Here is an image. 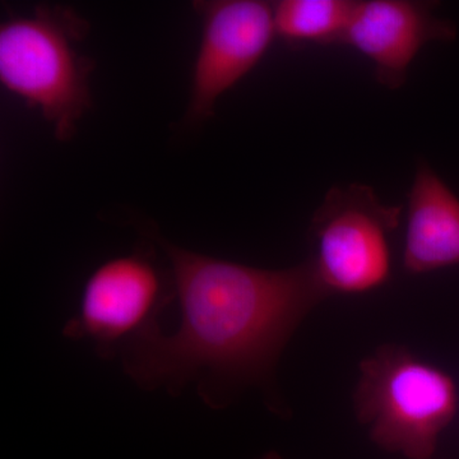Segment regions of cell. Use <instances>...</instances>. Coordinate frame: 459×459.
I'll return each mask as SVG.
<instances>
[{"label": "cell", "instance_id": "cell-1", "mask_svg": "<svg viewBox=\"0 0 459 459\" xmlns=\"http://www.w3.org/2000/svg\"><path fill=\"white\" fill-rule=\"evenodd\" d=\"M180 305L179 327L156 328L122 352L124 371L146 391L178 394L195 385L210 407L230 389L268 385L286 344L331 298L313 263L263 270L213 258L161 238Z\"/></svg>", "mask_w": 459, "mask_h": 459}, {"label": "cell", "instance_id": "cell-10", "mask_svg": "<svg viewBox=\"0 0 459 459\" xmlns=\"http://www.w3.org/2000/svg\"><path fill=\"white\" fill-rule=\"evenodd\" d=\"M259 459H282V457H281L279 453L271 451V452L265 453V455H263V457L259 458Z\"/></svg>", "mask_w": 459, "mask_h": 459}, {"label": "cell", "instance_id": "cell-4", "mask_svg": "<svg viewBox=\"0 0 459 459\" xmlns=\"http://www.w3.org/2000/svg\"><path fill=\"white\" fill-rule=\"evenodd\" d=\"M401 220V205L385 204L364 184L328 190L310 222L309 259L329 295L367 294L388 282L389 241Z\"/></svg>", "mask_w": 459, "mask_h": 459}, {"label": "cell", "instance_id": "cell-9", "mask_svg": "<svg viewBox=\"0 0 459 459\" xmlns=\"http://www.w3.org/2000/svg\"><path fill=\"white\" fill-rule=\"evenodd\" d=\"M352 0H281L273 4L276 36L290 45L342 44Z\"/></svg>", "mask_w": 459, "mask_h": 459}, {"label": "cell", "instance_id": "cell-8", "mask_svg": "<svg viewBox=\"0 0 459 459\" xmlns=\"http://www.w3.org/2000/svg\"><path fill=\"white\" fill-rule=\"evenodd\" d=\"M455 265H459V198L421 161L409 195L403 267L419 276Z\"/></svg>", "mask_w": 459, "mask_h": 459}, {"label": "cell", "instance_id": "cell-6", "mask_svg": "<svg viewBox=\"0 0 459 459\" xmlns=\"http://www.w3.org/2000/svg\"><path fill=\"white\" fill-rule=\"evenodd\" d=\"M202 38L188 108L190 122L212 117L217 101L259 62L276 38L273 4L261 0L195 3Z\"/></svg>", "mask_w": 459, "mask_h": 459}, {"label": "cell", "instance_id": "cell-7", "mask_svg": "<svg viewBox=\"0 0 459 459\" xmlns=\"http://www.w3.org/2000/svg\"><path fill=\"white\" fill-rule=\"evenodd\" d=\"M435 9V3L418 0L358 2L342 44L370 60L383 87L401 89L425 45L457 36L455 23L437 17Z\"/></svg>", "mask_w": 459, "mask_h": 459}, {"label": "cell", "instance_id": "cell-3", "mask_svg": "<svg viewBox=\"0 0 459 459\" xmlns=\"http://www.w3.org/2000/svg\"><path fill=\"white\" fill-rule=\"evenodd\" d=\"M86 23L71 9L42 5L0 27V81L38 108L57 140L68 141L91 107L92 65L78 50Z\"/></svg>", "mask_w": 459, "mask_h": 459}, {"label": "cell", "instance_id": "cell-5", "mask_svg": "<svg viewBox=\"0 0 459 459\" xmlns=\"http://www.w3.org/2000/svg\"><path fill=\"white\" fill-rule=\"evenodd\" d=\"M175 298L159 268L143 253L100 264L84 283L78 312L65 323L69 340H87L105 359L159 328V316Z\"/></svg>", "mask_w": 459, "mask_h": 459}, {"label": "cell", "instance_id": "cell-2", "mask_svg": "<svg viewBox=\"0 0 459 459\" xmlns=\"http://www.w3.org/2000/svg\"><path fill=\"white\" fill-rule=\"evenodd\" d=\"M458 403L453 377L401 344H382L360 362L356 418L383 451L433 459Z\"/></svg>", "mask_w": 459, "mask_h": 459}]
</instances>
